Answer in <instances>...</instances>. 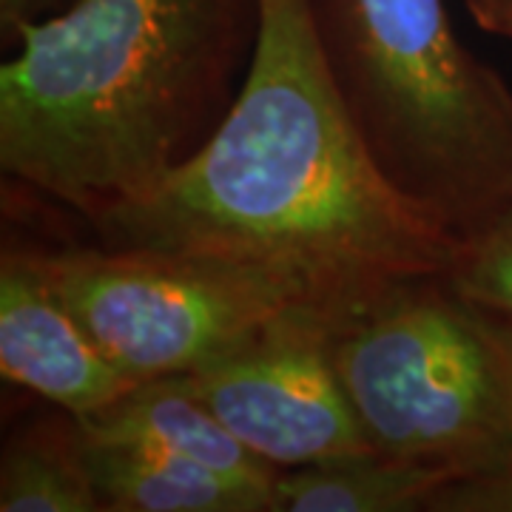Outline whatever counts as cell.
Listing matches in <instances>:
<instances>
[{"label":"cell","mask_w":512,"mask_h":512,"mask_svg":"<svg viewBox=\"0 0 512 512\" xmlns=\"http://www.w3.org/2000/svg\"><path fill=\"white\" fill-rule=\"evenodd\" d=\"M89 225L109 248L276 265L342 313L393 282L447 274L461 248L373 160L313 0H259L254 55L214 134Z\"/></svg>","instance_id":"1"},{"label":"cell","mask_w":512,"mask_h":512,"mask_svg":"<svg viewBox=\"0 0 512 512\" xmlns=\"http://www.w3.org/2000/svg\"><path fill=\"white\" fill-rule=\"evenodd\" d=\"M259 0H74L0 69V168L86 222L137 200L220 126Z\"/></svg>","instance_id":"2"},{"label":"cell","mask_w":512,"mask_h":512,"mask_svg":"<svg viewBox=\"0 0 512 512\" xmlns=\"http://www.w3.org/2000/svg\"><path fill=\"white\" fill-rule=\"evenodd\" d=\"M322 55L390 185L458 245L512 205V86L444 0H313Z\"/></svg>","instance_id":"3"},{"label":"cell","mask_w":512,"mask_h":512,"mask_svg":"<svg viewBox=\"0 0 512 512\" xmlns=\"http://www.w3.org/2000/svg\"><path fill=\"white\" fill-rule=\"evenodd\" d=\"M330 362L373 453L470 476L512 461L501 330L447 274L387 285L330 328Z\"/></svg>","instance_id":"4"},{"label":"cell","mask_w":512,"mask_h":512,"mask_svg":"<svg viewBox=\"0 0 512 512\" xmlns=\"http://www.w3.org/2000/svg\"><path fill=\"white\" fill-rule=\"evenodd\" d=\"M57 296L134 382L188 376L291 313L345 316L265 262L109 245L32 248Z\"/></svg>","instance_id":"5"},{"label":"cell","mask_w":512,"mask_h":512,"mask_svg":"<svg viewBox=\"0 0 512 512\" xmlns=\"http://www.w3.org/2000/svg\"><path fill=\"white\" fill-rule=\"evenodd\" d=\"M339 319L319 308L291 313L183 382L276 470L373 453L330 362Z\"/></svg>","instance_id":"6"},{"label":"cell","mask_w":512,"mask_h":512,"mask_svg":"<svg viewBox=\"0 0 512 512\" xmlns=\"http://www.w3.org/2000/svg\"><path fill=\"white\" fill-rule=\"evenodd\" d=\"M0 373L77 419L109 407L137 384L97 348L40 271L32 248L9 242L0 254Z\"/></svg>","instance_id":"7"},{"label":"cell","mask_w":512,"mask_h":512,"mask_svg":"<svg viewBox=\"0 0 512 512\" xmlns=\"http://www.w3.org/2000/svg\"><path fill=\"white\" fill-rule=\"evenodd\" d=\"M80 424L89 441L143 444L171 456L188 458L205 470L274 501V481L279 470L254 456L183 382V376L134 384L126 396L92 416H83Z\"/></svg>","instance_id":"8"},{"label":"cell","mask_w":512,"mask_h":512,"mask_svg":"<svg viewBox=\"0 0 512 512\" xmlns=\"http://www.w3.org/2000/svg\"><path fill=\"white\" fill-rule=\"evenodd\" d=\"M89 464L103 512H271L268 495L143 444L89 441Z\"/></svg>","instance_id":"9"},{"label":"cell","mask_w":512,"mask_h":512,"mask_svg":"<svg viewBox=\"0 0 512 512\" xmlns=\"http://www.w3.org/2000/svg\"><path fill=\"white\" fill-rule=\"evenodd\" d=\"M0 512H103L80 419L52 410L18 421L0 450Z\"/></svg>","instance_id":"10"},{"label":"cell","mask_w":512,"mask_h":512,"mask_svg":"<svg viewBox=\"0 0 512 512\" xmlns=\"http://www.w3.org/2000/svg\"><path fill=\"white\" fill-rule=\"evenodd\" d=\"M450 470L379 453L279 470L271 512H424Z\"/></svg>","instance_id":"11"},{"label":"cell","mask_w":512,"mask_h":512,"mask_svg":"<svg viewBox=\"0 0 512 512\" xmlns=\"http://www.w3.org/2000/svg\"><path fill=\"white\" fill-rule=\"evenodd\" d=\"M447 276L470 305L512 325V205L458 248Z\"/></svg>","instance_id":"12"},{"label":"cell","mask_w":512,"mask_h":512,"mask_svg":"<svg viewBox=\"0 0 512 512\" xmlns=\"http://www.w3.org/2000/svg\"><path fill=\"white\" fill-rule=\"evenodd\" d=\"M424 512H512V461L495 470L450 478Z\"/></svg>","instance_id":"13"},{"label":"cell","mask_w":512,"mask_h":512,"mask_svg":"<svg viewBox=\"0 0 512 512\" xmlns=\"http://www.w3.org/2000/svg\"><path fill=\"white\" fill-rule=\"evenodd\" d=\"M52 0H0V32L3 43H18V35L23 26L43 20L40 15L46 12Z\"/></svg>","instance_id":"14"},{"label":"cell","mask_w":512,"mask_h":512,"mask_svg":"<svg viewBox=\"0 0 512 512\" xmlns=\"http://www.w3.org/2000/svg\"><path fill=\"white\" fill-rule=\"evenodd\" d=\"M481 32L512 40V0H464Z\"/></svg>","instance_id":"15"},{"label":"cell","mask_w":512,"mask_h":512,"mask_svg":"<svg viewBox=\"0 0 512 512\" xmlns=\"http://www.w3.org/2000/svg\"><path fill=\"white\" fill-rule=\"evenodd\" d=\"M498 322V319H495ZM501 330V339H504V348H507V359H510V373H512V325L510 322H498Z\"/></svg>","instance_id":"16"}]
</instances>
